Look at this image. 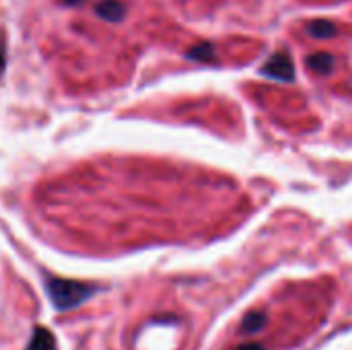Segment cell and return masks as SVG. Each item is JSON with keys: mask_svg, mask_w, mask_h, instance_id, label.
<instances>
[{"mask_svg": "<svg viewBox=\"0 0 352 350\" xmlns=\"http://www.w3.org/2000/svg\"><path fill=\"white\" fill-rule=\"evenodd\" d=\"M262 74L276 78V80H293L295 78V64L289 52H276L272 54L266 64L262 66Z\"/></svg>", "mask_w": 352, "mask_h": 350, "instance_id": "1", "label": "cell"}, {"mask_svg": "<svg viewBox=\"0 0 352 350\" xmlns=\"http://www.w3.org/2000/svg\"><path fill=\"white\" fill-rule=\"evenodd\" d=\"M95 12H97L103 21L118 23V21H122V19L126 17V4L120 2V0H101V2H97Z\"/></svg>", "mask_w": 352, "mask_h": 350, "instance_id": "2", "label": "cell"}, {"mask_svg": "<svg viewBox=\"0 0 352 350\" xmlns=\"http://www.w3.org/2000/svg\"><path fill=\"white\" fill-rule=\"evenodd\" d=\"M305 31H307L311 37H316V39H330V37H334V35L338 33L336 25H334L332 21H328V19L309 21L307 27H305Z\"/></svg>", "mask_w": 352, "mask_h": 350, "instance_id": "3", "label": "cell"}, {"mask_svg": "<svg viewBox=\"0 0 352 350\" xmlns=\"http://www.w3.org/2000/svg\"><path fill=\"white\" fill-rule=\"evenodd\" d=\"M186 58L188 60H194V62H214L217 58V50L210 41H204V43H198L194 47H190L186 52Z\"/></svg>", "mask_w": 352, "mask_h": 350, "instance_id": "4", "label": "cell"}, {"mask_svg": "<svg viewBox=\"0 0 352 350\" xmlns=\"http://www.w3.org/2000/svg\"><path fill=\"white\" fill-rule=\"evenodd\" d=\"M307 66H309L311 70L320 72V74H328V72H332V68H334V56L328 54V52L311 54V56L307 58Z\"/></svg>", "mask_w": 352, "mask_h": 350, "instance_id": "5", "label": "cell"}, {"mask_svg": "<svg viewBox=\"0 0 352 350\" xmlns=\"http://www.w3.org/2000/svg\"><path fill=\"white\" fill-rule=\"evenodd\" d=\"M266 326V316L262 311H254V314H248L241 322V330L245 334H256L260 332L262 328Z\"/></svg>", "mask_w": 352, "mask_h": 350, "instance_id": "6", "label": "cell"}, {"mask_svg": "<svg viewBox=\"0 0 352 350\" xmlns=\"http://www.w3.org/2000/svg\"><path fill=\"white\" fill-rule=\"evenodd\" d=\"M4 64H6V41L4 35L0 33V72L4 70Z\"/></svg>", "mask_w": 352, "mask_h": 350, "instance_id": "7", "label": "cell"}, {"mask_svg": "<svg viewBox=\"0 0 352 350\" xmlns=\"http://www.w3.org/2000/svg\"><path fill=\"white\" fill-rule=\"evenodd\" d=\"M235 350H264V349H262V344H254V342H250V344H241V347H237Z\"/></svg>", "mask_w": 352, "mask_h": 350, "instance_id": "8", "label": "cell"}, {"mask_svg": "<svg viewBox=\"0 0 352 350\" xmlns=\"http://www.w3.org/2000/svg\"><path fill=\"white\" fill-rule=\"evenodd\" d=\"M64 4H68V6H74V4H80V2H85V0H62Z\"/></svg>", "mask_w": 352, "mask_h": 350, "instance_id": "9", "label": "cell"}]
</instances>
